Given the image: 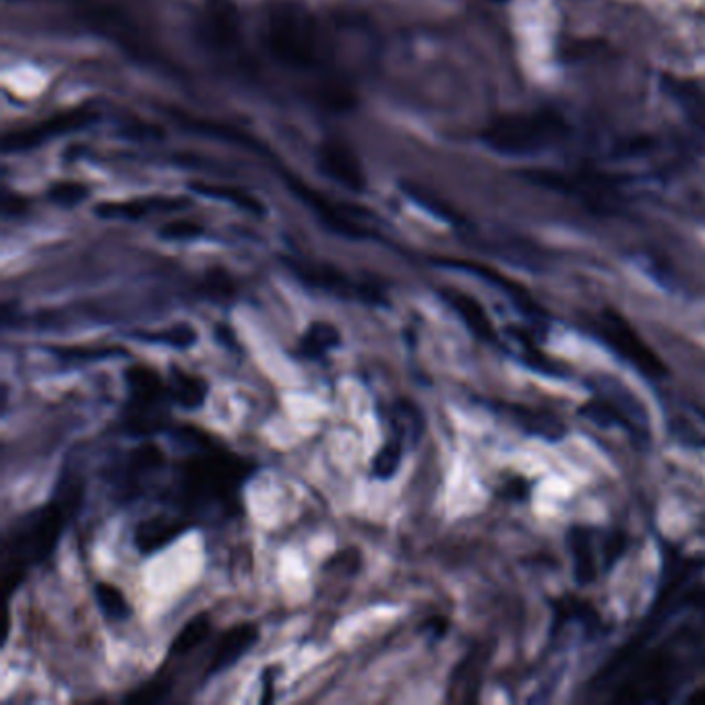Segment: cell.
<instances>
[{
  "label": "cell",
  "instance_id": "6da1fadb",
  "mask_svg": "<svg viewBox=\"0 0 705 705\" xmlns=\"http://www.w3.org/2000/svg\"><path fill=\"white\" fill-rule=\"evenodd\" d=\"M683 621L669 627L666 615L654 612L636 641H631L600 674V683H619L617 702H666L705 666V594L681 603Z\"/></svg>",
  "mask_w": 705,
  "mask_h": 705
},
{
  "label": "cell",
  "instance_id": "7a4b0ae2",
  "mask_svg": "<svg viewBox=\"0 0 705 705\" xmlns=\"http://www.w3.org/2000/svg\"><path fill=\"white\" fill-rule=\"evenodd\" d=\"M174 435L191 445L174 471L172 499L181 516L193 525L232 518L240 509V488L251 478L254 466L197 429L183 426Z\"/></svg>",
  "mask_w": 705,
  "mask_h": 705
},
{
  "label": "cell",
  "instance_id": "3957f363",
  "mask_svg": "<svg viewBox=\"0 0 705 705\" xmlns=\"http://www.w3.org/2000/svg\"><path fill=\"white\" fill-rule=\"evenodd\" d=\"M82 499L84 485L73 476H63L52 501L13 521L2 540L0 563L2 588L7 596L23 584L32 567L42 565L54 553L68 521L79 511Z\"/></svg>",
  "mask_w": 705,
  "mask_h": 705
},
{
  "label": "cell",
  "instance_id": "277c9868",
  "mask_svg": "<svg viewBox=\"0 0 705 705\" xmlns=\"http://www.w3.org/2000/svg\"><path fill=\"white\" fill-rule=\"evenodd\" d=\"M269 54L284 67L315 73L325 63V37L317 18L296 0H273L263 15Z\"/></svg>",
  "mask_w": 705,
  "mask_h": 705
},
{
  "label": "cell",
  "instance_id": "5b68a950",
  "mask_svg": "<svg viewBox=\"0 0 705 705\" xmlns=\"http://www.w3.org/2000/svg\"><path fill=\"white\" fill-rule=\"evenodd\" d=\"M567 134V127L553 112L505 115L482 131V141L492 152L511 158H532L556 148Z\"/></svg>",
  "mask_w": 705,
  "mask_h": 705
},
{
  "label": "cell",
  "instance_id": "8992f818",
  "mask_svg": "<svg viewBox=\"0 0 705 705\" xmlns=\"http://www.w3.org/2000/svg\"><path fill=\"white\" fill-rule=\"evenodd\" d=\"M127 403L122 410V429L131 437L143 438L162 433L170 416L169 383L158 370L133 365L124 370Z\"/></svg>",
  "mask_w": 705,
  "mask_h": 705
},
{
  "label": "cell",
  "instance_id": "52a82bcc",
  "mask_svg": "<svg viewBox=\"0 0 705 705\" xmlns=\"http://www.w3.org/2000/svg\"><path fill=\"white\" fill-rule=\"evenodd\" d=\"M594 398L582 405V416L598 426H617L622 429L638 447L650 445V420L643 405L631 395L627 387L615 379H596L592 381Z\"/></svg>",
  "mask_w": 705,
  "mask_h": 705
},
{
  "label": "cell",
  "instance_id": "ba28073f",
  "mask_svg": "<svg viewBox=\"0 0 705 705\" xmlns=\"http://www.w3.org/2000/svg\"><path fill=\"white\" fill-rule=\"evenodd\" d=\"M589 332L627 367L638 370L643 379L662 381L669 377V367L662 362V358L646 344V339L639 336L633 325H629L617 311L605 308L600 317L592 321Z\"/></svg>",
  "mask_w": 705,
  "mask_h": 705
},
{
  "label": "cell",
  "instance_id": "9c48e42d",
  "mask_svg": "<svg viewBox=\"0 0 705 705\" xmlns=\"http://www.w3.org/2000/svg\"><path fill=\"white\" fill-rule=\"evenodd\" d=\"M284 265L288 271L311 290H319L325 294H332L341 301H360L367 304H383V294L379 288L370 286L365 282H356L341 269L323 261H304L284 257Z\"/></svg>",
  "mask_w": 705,
  "mask_h": 705
},
{
  "label": "cell",
  "instance_id": "30bf717a",
  "mask_svg": "<svg viewBox=\"0 0 705 705\" xmlns=\"http://www.w3.org/2000/svg\"><path fill=\"white\" fill-rule=\"evenodd\" d=\"M98 115L94 110L87 108H73L58 112L54 117L46 118L42 122H37L34 127H25L19 131H11L2 141V150L7 153L28 152L44 145L46 141L56 139L61 134L75 133L82 131L85 127H89Z\"/></svg>",
  "mask_w": 705,
  "mask_h": 705
},
{
  "label": "cell",
  "instance_id": "8fae6325",
  "mask_svg": "<svg viewBox=\"0 0 705 705\" xmlns=\"http://www.w3.org/2000/svg\"><path fill=\"white\" fill-rule=\"evenodd\" d=\"M317 164L319 170L337 183L352 193H365L367 191V174L360 158L354 153L350 145L337 139L323 141L317 150Z\"/></svg>",
  "mask_w": 705,
  "mask_h": 705
},
{
  "label": "cell",
  "instance_id": "7c38bea8",
  "mask_svg": "<svg viewBox=\"0 0 705 705\" xmlns=\"http://www.w3.org/2000/svg\"><path fill=\"white\" fill-rule=\"evenodd\" d=\"M288 185L290 188L301 197V202L306 203L315 214L317 218L336 235L344 236V238H350V240H367L370 238V232L360 226L356 219L334 202H329L327 197H323L319 191L311 188V186L304 185L303 181H296V178H288Z\"/></svg>",
  "mask_w": 705,
  "mask_h": 705
},
{
  "label": "cell",
  "instance_id": "4fadbf2b",
  "mask_svg": "<svg viewBox=\"0 0 705 705\" xmlns=\"http://www.w3.org/2000/svg\"><path fill=\"white\" fill-rule=\"evenodd\" d=\"M441 265H445V268H454L462 269V271H470L474 275H478V278H482L485 282H488L490 286L497 288V290H501L505 296L511 301V304L520 311L521 315H523V319L530 321L532 325H536V327H542V329H546V321H549V315L540 308V304L523 290V288L518 286V284H513L511 280H507L503 278L501 273H497V271H492V269L482 268V265H476V263H468V261H454V259H445V261H441Z\"/></svg>",
  "mask_w": 705,
  "mask_h": 705
},
{
  "label": "cell",
  "instance_id": "5bb4252c",
  "mask_svg": "<svg viewBox=\"0 0 705 705\" xmlns=\"http://www.w3.org/2000/svg\"><path fill=\"white\" fill-rule=\"evenodd\" d=\"M438 296L454 311L478 341L499 346V334H497L492 321L488 317L485 306L478 303L474 296L462 292V290H455V288H441Z\"/></svg>",
  "mask_w": 705,
  "mask_h": 705
},
{
  "label": "cell",
  "instance_id": "9a60e30c",
  "mask_svg": "<svg viewBox=\"0 0 705 705\" xmlns=\"http://www.w3.org/2000/svg\"><path fill=\"white\" fill-rule=\"evenodd\" d=\"M495 410L501 412L505 419L511 420L520 431L532 437L544 438L551 443L565 437L563 422L549 410H536L532 405H521V403H499Z\"/></svg>",
  "mask_w": 705,
  "mask_h": 705
},
{
  "label": "cell",
  "instance_id": "2e32d148",
  "mask_svg": "<svg viewBox=\"0 0 705 705\" xmlns=\"http://www.w3.org/2000/svg\"><path fill=\"white\" fill-rule=\"evenodd\" d=\"M257 641H259V629L252 622H240L232 629L224 631L209 660L207 676H214L235 666L236 662L242 660V655L251 652Z\"/></svg>",
  "mask_w": 705,
  "mask_h": 705
},
{
  "label": "cell",
  "instance_id": "e0dca14e",
  "mask_svg": "<svg viewBox=\"0 0 705 705\" xmlns=\"http://www.w3.org/2000/svg\"><path fill=\"white\" fill-rule=\"evenodd\" d=\"M193 523L186 518H172V516H153L150 520H143L134 528V546L141 554H153L169 546Z\"/></svg>",
  "mask_w": 705,
  "mask_h": 705
},
{
  "label": "cell",
  "instance_id": "ac0fdd59",
  "mask_svg": "<svg viewBox=\"0 0 705 705\" xmlns=\"http://www.w3.org/2000/svg\"><path fill=\"white\" fill-rule=\"evenodd\" d=\"M166 455L155 443H141L133 452L127 455V462L120 470V488L127 490L129 497H134V490L158 471L164 468Z\"/></svg>",
  "mask_w": 705,
  "mask_h": 705
},
{
  "label": "cell",
  "instance_id": "d6986e66",
  "mask_svg": "<svg viewBox=\"0 0 705 705\" xmlns=\"http://www.w3.org/2000/svg\"><path fill=\"white\" fill-rule=\"evenodd\" d=\"M666 426L674 441L691 447H705V408L697 403L674 402L666 408Z\"/></svg>",
  "mask_w": 705,
  "mask_h": 705
},
{
  "label": "cell",
  "instance_id": "ffe728a7",
  "mask_svg": "<svg viewBox=\"0 0 705 705\" xmlns=\"http://www.w3.org/2000/svg\"><path fill=\"white\" fill-rule=\"evenodd\" d=\"M185 199L174 197H143V199H129V202H106L96 207V216L101 219H129L137 221L152 214H166L178 212L186 207Z\"/></svg>",
  "mask_w": 705,
  "mask_h": 705
},
{
  "label": "cell",
  "instance_id": "44dd1931",
  "mask_svg": "<svg viewBox=\"0 0 705 705\" xmlns=\"http://www.w3.org/2000/svg\"><path fill=\"white\" fill-rule=\"evenodd\" d=\"M166 383L172 403H176L183 410H199L209 393V386L203 377L178 369L176 365H170Z\"/></svg>",
  "mask_w": 705,
  "mask_h": 705
},
{
  "label": "cell",
  "instance_id": "7402d4cb",
  "mask_svg": "<svg viewBox=\"0 0 705 705\" xmlns=\"http://www.w3.org/2000/svg\"><path fill=\"white\" fill-rule=\"evenodd\" d=\"M570 551L573 554V575L579 584H592L598 575L596 551L592 530L575 525L570 532Z\"/></svg>",
  "mask_w": 705,
  "mask_h": 705
},
{
  "label": "cell",
  "instance_id": "603a6c76",
  "mask_svg": "<svg viewBox=\"0 0 705 705\" xmlns=\"http://www.w3.org/2000/svg\"><path fill=\"white\" fill-rule=\"evenodd\" d=\"M339 344H341V334L334 323L315 321L308 325V329L301 337L299 354L308 360H321L339 348Z\"/></svg>",
  "mask_w": 705,
  "mask_h": 705
},
{
  "label": "cell",
  "instance_id": "cb8c5ba5",
  "mask_svg": "<svg viewBox=\"0 0 705 705\" xmlns=\"http://www.w3.org/2000/svg\"><path fill=\"white\" fill-rule=\"evenodd\" d=\"M191 188L195 193H199L203 197H209V199H219V202L230 203L242 212H249L254 216H263L265 214V207L263 203L259 202L257 197H252L251 193H247L245 188H238L232 185H214V183H193Z\"/></svg>",
  "mask_w": 705,
  "mask_h": 705
},
{
  "label": "cell",
  "instance_id": "d4e9b609",
  "mask_svg": "<svg viewBox=\"0 0 705 705\" xmlns=\"http://www.w3.org/2000/svg\"><path fill=\"white\" fill-rule=\"evenodd\" d=\"M131 336L134 339H141L145 344H162V346H169L174 350H188L197 344L199 334L193 325L188 323H174L169 329L164 332H133Z\"/></svg>",
  "mask_w": 705,
  "mask_h": 705
},
{
  "label": "cell",
  "instance_id": "484cf974",
  "mask_svg": "<svg viewBox=\"0 0 705 705\" xmlns=\"http://www.w3.org/2000/svg\"><path fill=\"white\" fill-rule=\"evenodd\" d=\"M212 633V617L209 612H199L191 621H186L185 627L176 633V638L170 646V655H185L193 652L197 646H202L205 639Z\"/></svg>",
  "mask_w": 705,
  "mask_h": 705
},
{
  "label": "cell",
  "instance_id": "4316f807",
  "mask_svg": "<svg viewBox=\"0 0 705 705\" xmlns=\"http://www.w3.org/2000/svg\"><path fill=\"white\" fill-rule=\"evenodd\" d=\"M176 120L181 124H185L186 129L191 131H197V133L209 134V137H216V139H224L228 143H235V145H245V148H254L251 137L249 134L240 133L232 127H224L219 122H212V120H205V118L191 117L186 112H174Z\"/></svg>",
  "mask_w": 705,
  "mask_h": 705
},
{
  "label": "cell",
  "instance_id": "83f0119b",
  "mask_svg": "<svg viewBox=\"0 0 705 705\" xmlns=\"http://www.w3.org/2000/svg\"><path fill=\"white\" fill-rule=\"evenodd\" d=\"M94 594H96V600H98L101 612H104L108 619H112V621H127V619L131 617V606H129L124 594H122L117 586L100 582V584H96Z\"/></svg>",
  "mask_w": 705,
  "mask_h": 705
},
{
  "label": "cell",
  "instance_id": "f1b7e54d",
  "mask_svg": "<svg viewBox=\"0 0 705 705\" xmlns=\"http://www.w3.org/2000/svg\"><path fill=\"white\" fill-rule=\"evenodd\" d=\"M391 422H393L395 435L400 438L410 437L416 441L424 431V419L420 414L419 405L405 400H400L393 405Z\"/></svg>",
  "mask_w": 705,
  "mask_h": 705
},
{
  "label": "cell",
  "instance_id": "f546056e",
  "mask_svg": "<svg viewBox=\"0 0 705 705\" xmlns=\"http://www.w3.org/2000/svg\"><path fill=\"white\" fill-rule=\"evenodd\" d=\"M403 438H389L372 459V476L377 480H391L402 466Z\"/></svg>",
  "mask_w": 705,
  "mask_h": 705
},
{
  "label": "cell",
  "instance_id": "4dcf8cb0",
  "mask_svg": "<svg viewBox=\"0 0 705 705\" xmlns=\"http://www.w3.org/2000/svg\"><path fill=\"white\" fill-rule=\"evenodd\" d=\"M202 294L212 303L228 304L235 301L236 286L224 269H209L203 275Z\"/></svg>",
  "mask_w": 705,
  "mask_h": 705
},
{
  "label": "cell",
  "instance_id": "1f68e13d",
  "mask_svg": "<svg viewBox=\"0 0 705 705\" xmlns=\"http://www.w3.org/2000/svg\"><path fill=\"white\" fill-rule=\"evenodd\" d=\"M52 354H56L61 360H77V362H89V360H106L112 356H127L124 350L120 348H100V350H91V348H52Z\"/></svg>",
  "mask_w": 705,
  "mask_h": 705
},
{
  "label": "cell",
  "instance_id": "d6a6232c",
  "mask_svg": "<svg viewBox=\"0 0 705 705\" xmlns=\"http://www.w3.org/2000/svg\"><path fill=\"white\" fill-rule=\"evenodd\" d=\"M160 236L166 240L186 242V240H195V238L203 236V226L197 221H191V219H174L160 228Z\"/></svg>",
  "mask_w": 705,
  "mask_h": 705
},
{
  "label": "cell",
  "instance_id": "836d02e7",
  "mask_svg": "<svg viewBox=\"0 0 705 705\" xmlns=\"http://www.w3.org/2000/svg\"><path fill=\"white\" fill-rule=\"evenodd\" d=\"M87 193H89L87 186L82 185V183H58V185L52 186L51 191H48V197L56 205L73 207V205L84 202Z\"/></svg>",
  "mask_w": 705,
  "mask_h": 705
},
{
  "label": "cell",
  "instance_id": "e575fe53",
  "mask_svg": "<svg viewBox=\"0 0 705 705\" xmlns=\"http://www.w3.org/2000/svg\"><path fill=\"white\" fill-rule=\"evenodd\" d=\"M170 693V683L164 681H152L150 685L139 688L137 693H131L127 697L129 704H155V702H162Z\"/></svg>",
  "mask_w": 705,
  "mask_h": 705
},
{
  "label": "cell",
  "instance_id": "d590c367",
  "mask_svg": "<svg viewBox=\"0 0 705 705\" xmlns=\"http://www.w3.org/2000/svg\"><path fill=\"white\" fill-rule=\"evenodd\" d=\"M28 209V203L25 199H21V197H11V195H7L4 197V214L7 216H19V214H23Z\"/></svg>",
  "mask_w": 705,
  "mask_h": 705
},
{
  "label": "cell",
  "instance_id": "8d00e7d4",
  "mask_svg": "<svg viewBox=\"0 0 705 705\" xmlns=\"http://www.w3.org/2000/svg\"><path fill=\"white\" fill-rule=\"evenodd\" d=\"M214 336H216L219 344H224L226 348H236L235 334H232V329H230V327H226V325H216Z\"/></svg>",
  "mask_w": 705,
  "mask_h": 705
}]
</instances>
